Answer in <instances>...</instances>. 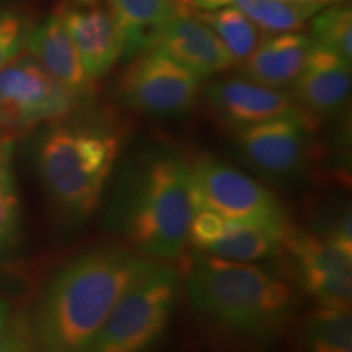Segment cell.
<instances>
[{
    "label": "cell",
    "mask_w": 352,
    "mask_h": 352,
    "mask_svg": "<svg viewBox=\"0 0 352 352\" xmlns=\"http://www.w3.org/2000/svg\"><path fill=\"white\" fill-rule=\"evenodd\" d=\"M155 261L122 246H98L64 264L26 316L32 352H85L113 308Z\"/></svg>",
    "instance_id": "cell-1"
},
{
    "label": "cell",
    "mask_w": 352,
    "mask_h": 352,
    "mask_svg": "<svg viewBox=\"0 0 352 352\" xmlns=\"http://www.w3.org/2000/svg\"><path fill=\"white\" fill-rule=\"evenodd\" d=\"M183 287L208 327L250 346L279 338L297 305L292 285L266 267L199 252L186 259Z\"/></svg>",
    "instance_id": "cell-2"
},
{
    "label": "cell",
    "mask_w": 352,
    "mask_h": 352,
    "mask_svg": "<svg viewBox=\"0 0 352 352\" xmlns=\"http://www.w3.org/2000/svg\"><path fill=\"white\" fill-rule=\"evenodd\" d=\"M192 214L191 165L176 152L160 151L122 176L111 223L139 256L173 261L186 250Z\"/></svg>",
    "instance_id": "cell-3"
},
{
    "label": "cell",
    "mask_w": 352,
    "mask_h": 352,
    "mask_svg": "<svg viewBox=\"0 0 352 352\" xmlns=\"http://www.w3.org/2000/svg\"><path fill=\"white\" fill-rule=\"evenodd\" d=\"M122 151V132L109 122L59 124L43 135L36 165L56 208L74 222L98 209Z\"/></svg>",
    "instance_id": "cell-4"
},
{
    "label": "cell",
    "mask_w": 352,
    "mask_h": 352,
    "mask_svg": "<svg viewBox=\"0 0 352 352\" xmlns=\"http://www.w3.org/2000/svg\"><path fill=\"white\" fill-rule=\"evenodd\" d=\"M182 292V274L155 261L126 290L85 352H151L168 329Z\"/></svg>",
    "instance_id": "cell-5"
},
{
    "label": "cell",
    "mask_w": 352,
    "mask_h": 352,
    "mask_svg": "<svg viewBox=\"0 0 352 352\" xmlns=\"http://www.w3.org/2000/svg\"><path fill=\"white\" fill-rule=\"evenodd\" d=\"M189 165L195 208L212 210L226 219L290 227L277 197L252 176L208 155H201Z\"/></svg>",
    "instance_id": "cell-6"
},
{
    "label": "cell",
    "mask_w": 352,
    "mask_h": 352,
    "mask_svg": "<svg viewBox=\"0 0 352 352\" xmlns=\"http://www.w3.org/2000/svg\"><path fill=\"white\" fill-rule=\"evenodd\" d=\"M83 103L30 54L15 57L0 70V126L15 134L63 121Z\"/></svg>",
    "instance_id": "cell-7"
},
{
    "label": "cell",
    "mask_w": 352,
    "mask_h": 352,
    "mask_svg": "<svg viewBox=\"0 0 352 352\" xmlns=\"http://www.w3.org/2000/svg\"><path fill=\"white\" fill-rule=\"evenodd\" d=\"M199 91L201 77L155 50L135 56L118 82V96L127 108L160 118L188 113Z\"/></svg>",
    "instance_id": "cell-8"
},
{
    "label": "cell",
    "mask_w": 352,
    "mask_h": 352,
    "mask_svg": "<svg viewBox=\"0 0 352 352\" xmlns=\"http://www.w3.org/2000/svg\"><path fill=\"white\" fill-rule=\"evenodd\" d=\"M283 250L290 254L298 284L318 305L351 308L352 245L329 233L290 228Z\"/></svg>",
    "instance_id": "cell-9"
},
{
    "label": "cell",
    "mask_w": 352,
    "mask_h": 352,
    "mask_svg": "<svg viewBox=\"0 0 352 352\" xmlns=\"http://www.w3.org/2000/svg\"><path fill=\"white\" fill-rule=\"evenodd\" d=\"M311 118L294 109L283 116L236 131L243 160L267 178H294L307 165L311 145Z\"/></svg>",
    "instance_id": "cell-10"
},
{
    "label": "cell",
    "mask_w": 352,
    "mask_h": 352,
    "mask_svg": "<svg viewBox=\"0 0 352 352\" xmlns=\"http://www.w3.org/2000/svg\"><path fill=\"white\" fill-rule=\"evenodd\" d=\"M56 12L94 82L126 56L124 30L109 0H65Z\"/></svg>",
    "instance_id": "cell-11"
},
{
    "label": "cell",
    "mask_w": 352,
    "mask_h": 352,
    "mask_svg": "<svg viewBox=\"0 0 352 352\" xmlns=\"http://www.w3.org/2000/svg\"><path fill=\"white\" fill-rule=\"evenodd\" d=\"M289 228H277L250 220L226 219L212 210L195 208L188 243L199 253L240 263L274 258L284 246Z\"/></svg>",
    "instance_id": "cell-12"
},
{
    "label": "cell",
    "mask_w": 352,
    "mask_h": 352,
    "mask_svg": "<svg viewBox=\"0 0 352 352\" xmlns=\"http://www.w3.org/2000/svg\"><path fill=\"white\" fill-rule=\"evenodd\" d=\"M148 50L164 52L201 78L226 72L235 65L217 34L186 10L153 34Z\"/></svg>",
    "instance_id": "cell-13"
},
{
    "label": "cell",
    "mask_w": 352,
    "mask_h": 352,
    "mask_svg": "<svg viewBox=\"0 0 352 352\" xmlns=\"http://www.w3.org/2000/svg\"><path fill=\"white\" fill-rule=\"evenodd\" d=\"M210 111L223 124L239 131L297 109L292 95L250 78H223L206 90Z\"/></svg>",
    "instance_id": "cell-14"
},
{
    "label": "cell",
    "mask_w": 352,
    "mask_h": 352,
    "mask_svg": "<svg viewBox=\"0 0 352 352\" xmlns=\"http://www.w3.org/2000/svg\"><path fill=\"white\" fill-rule=\"evenodd\" d=\"M351 82L349 60L315 44L302 74L292 83V100L311 120L331 116L346 104Z\"/></svg>",
    "instance_id": "cell-15"
},
{
    "label": "cell",
    "mask_w": 352,
    "mask_h": 352,
    "mask_svg": "<svg viewBox=\"0 0 352 352\" xmlns=\"http://www.w3.org/2000/svg\"><path fill=\"white\" fill-rule=\"evenodd\" d=\"M30 56L38 60L52 78L88 101L95 94V82L83 67L77 47L57 12L47 16L34 32L26 36Z\"/></svg>",
    "instance_id": "cell-16"
},
{
    "label": "cell",
    "mask_w": 352,
    "mask_h": 352,
    "mask_svg": "<svg viewBox=\"0 0 352 352\" xmlns=\"http://www.w3.org/2000/svg\"><path fill=\"white\" fill-rule=\"evenodd\" d=\"M314 47L315 43L305 33L267 34L248 59L241 63V74L264 87L292 85L302 74Z\"/></svg>",
    "instance_id": "cell-17"
},
{
    "label": "cell",
    "mask_w": 352,
    "mask_h": 352,
    "mask_svg": "<svg viewBox=\"0 0 352 352\" xmlns=\"http://www.w3.org/2000/svg\"><path fill=\"white\" fill-rule=\"evenodd\" d=\"M183 10H214L233 7L248 16L261 30L263 36L298 32L321 8L298 6L283 0H179Z\"/></svg>",
    "instance_id": "cell-18"
},
{
    "label": "cell",
    "mask_w": 352,
    "mask_h": 352,
    "mask_svg": "<svg viewBox=\"0 0 352 352\" xmlns=\"http://www.w3.org/2000/svg\"><path fill=\"white\" fill-rule=\"evenodd\" d=\"M126 34V56L148 50L153 34L183 12L179 0H109Z\"/></svg>",
    "instance_id": "cell-19"
},
{
    "label": "cell",
    "mask_w": 352,
    "mask_h": 352,
    "mask_svg": "<svg viewBox=\"0 0 352 352\" xmlns=\"http://www.w3.org/2000/svg\"><path fill=\"white\" fill-rule=\"evenodd\" d=\"M302 352H352L351 308L316 307L303 324Z\"/></svg>",
    "instance_id": "cell-20"
},
{
    "label": "cell",
    "mask_w": 352,
    "mask_h": 352,
    "mask_svg": "<svg viewBox=\"0 0 352 352\" xmlns=\"http://www.w3.org/2000/svg\"><path fill=\"white\" fill-rule=\"evenodd\" d=\"M189 13L217 34L235 64H241L245 59H248L263 39L261 30L248 16L233 7L192 10Z\"/></svg>",
    "instance_id": "cell-21"
},
{
    "label": "cell",
    "mask_w": 352,
    "mask_h": 352,
    "mask_svg": "<svg viewBox=\"0 0 352 352\" xmlns=\"http://www.w3.org/2000/svg\"><path fill=\"white\" fill-rule=\"evenodd\" d=\"M310 34L316 46L352 59V10L346 2L321 8L310 20Z\"/></svg>",
    "instance_id": "cell-22"
},
{
    "label": "cell",
    "mask_w": 352,
    "mask_h": 352,
    "mask_svg": "<svg viewBox=\"0 0 352 352\" xmlns=\"http://www.w3.org/2000/svg\"><path fill=\"white\" fill-rule=\"evenodd\" d=\"M21 233V212L16 189L0 186V259L15 252Z\"/></svg>",
    "instance_id": "cell-23"
},
{
    "label": "cell",
    "mask_w": 352,
    "mask_h": 352,
    "mask_svg": "<svg viewBox=\"0 0 352 352\" xmlns=\"http://www.w3.org/2000/svg\"><path fill=\"white\" fill-rule=\"evenodd\" d=\"M26 36L23 20L16 13L0 10V70L19 57Z\"/></svg>",
    "instance_id": "cell-24"
},
{
    "label": "cell",
    "mask_w": 352,
    "mask_h": 352,
    "mask_svg": "<svg viewBox=\"0 0 352 352\" xmlns=\"http://www.w3.org/2000/svg\"><path fill=\"white\" fill-rule=\"evenodd\" d=\"M0 352H32L26 338L25 320L12 314L7 300L0 297Z\"/></svg>",
    "instance_id": "cell-25"
},
{
    "label": "cell",
    "mask_w": 352,
    "mask_h": 352,
    "mask_svg": "<svg viewBox=\"0 0 352 352\" xmlns=\"http://www.w3.org/2000/svg\"><path fill=\"white\" fill-rule=\"evenodd\" d=\"M15 132L0 126V186L16 189L13 173V157H15Z\"/></svg>",
    "instance_id": "cell-26"
},
{
    "label": "cell",
    "mask_w": 352,
    "mask_h": 352,
    "mask_svg": "<svg viewBox=\"0 0 352 352\" xmlns=\"http://www.w3.org/2000/svg\"><path fill=\"white\" fill-rule=\"evenodd\" d=\"M283 2L298 3V6H314V7H318V8H324V7L334 6V3L346 2V0H283Z\"/></svg>",
    "instance_id": "cell-27"
}]
</instances>
